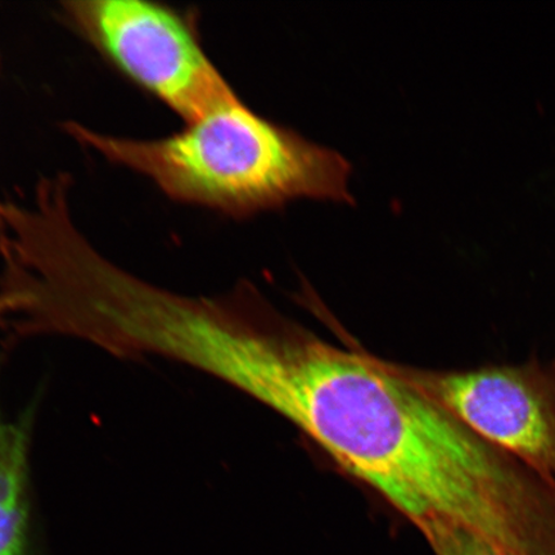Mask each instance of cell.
<instances>
[{"instance_id":"7a4b0ae2","label":"cell","mask_w":555,"mask_h":555,"mask_svg":"<svg viewBox=\"0 0 555 555\" xmlns=\"http://www.w3.org/2000/svg\"><path fill=\"white\" fill-rule=\"evenodd\" d=\"M66 133L179 203L248 218L289 201L351 203V165L337 151L270 121L238 96L179 133L133 139L72 121Z\"/></svg>"},{"instance_id":"277c9868","label":"cell","mask_w":555,"mask_h":555,"mask_svg":"<svg viewBox=\"0 0 555 555\" xmlns=\"http://www.w3.org/2000/svg\"><path fill=\"white\" fill-rule=\"evenodd\" d=\"M404 374L470 433L555 488V360Z\"/></svg>"},{"instance_id":"5b68a950","label":"cell","mask_w":555,"mask_h":555,"mask_svg":"<svg viewBox=\"0 0 555 555\" xmlns=\"http://www.w3.org/2000/svg\"><path fill=\"white\" fill-rule=\"evenodd\" d=\"M29 486L0 480V555H35Z\"/></svg>"},{"instance_id":"6da1fadb","label":"cell","mask_w":555,"mask_h":555,"mask_svg":"<svg viewBox=\"0 0 555 555\" xmlns=\"http://www.w3.org/2000/svg\"><path fill=\"white\" fill-rule=\"evenodd\" d=\"M147 343L272 408L420 530L468 516L489 443L404 373L262 321L235 298L166 297Z\"/></svg>"},{"instance_id":"52a82bcc","label":"cell","mask_w":555,"mask_h":555,"mask_svg":"<svg viewBox=\"0 0 555 555\" xmlns=\"http://www.w3.org/2000/svg\"><path fill=\"white\" fill-rule=\"evenodd\" d=\"M23 308V298L11 291L0 289V319L13 314L17 315Z\"/></svg>"},{"instance_id":"3957f363","label":"cell","mask_w":555,"mask_h":555,"mask_svg":"<svg viewBox=\"0 0 555 555\" xmlns=\"http://www.w3.org/2000/svg\"><path fill=\"white\" fill-rule=\"evenodd\" d=\"M64 9L117 68L186 124L237 99L196 27L178 12L142 0H85Z\"/></svg>"},{"instance_id":"8992f818","label":"cell","mask_w":555,"mask_h":555,"mask_svg":"<svg viewBox=\"0 0 555 555\" xmlns=\"http://www.w3.org/2000/svg\"><path fill=\"white\" fill-rule=\"evenodd\" d=\"M421 531L436 555H512L453 520L437 519Z\"/></svg>"}]
</instances>
